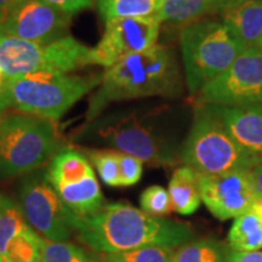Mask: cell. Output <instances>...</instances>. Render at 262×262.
<instances>
[{
    "label": "cell",
    "instance_id": "6da1fadb",
    "mask_svg": "<svg viewBox=\"0 0 262 262\" xmlns=\"http://www.w3.org/2000/svg\"><path fill=\"white\" fill-rule=\"evenodd\" d=\"M74 232L95 253H117L147 245L178 248L191 241L188 225L147 214L125 202L110 203L94 214L74 215Z\"/></svg>",
    "mask_w": 262,
    "mask_h": 262
},
{
    "label": "cell",
    "instance_id": "7a4b0ae2",
    "mask_svg": "<svg viewBox=\"0 0 262 262\" xmlns=\"http://www.w3.org/2000/svg\"><path fill=\"white\" fill-rule=\"evenodd\" d=\"M181 91L176 58L169 48L155 45L106 68L90 98L88 122L101 116L110 103L149 96L172 97Z\"/></svg>",
    "mask_w": 262,
    "mask_h": 262
},
{
    "label": "cell",
    "instance_id": "3957f363",
    "mask_svg": "<svg viewBox=\"0 0 262 262\" xmlns=\"http://www.w3.org/2000/svg\"><path fill=\"white\" fill-rule=\"evenodd\" d=\"M156 116L155 111L142 108L101 114L81 127L74 141L119 150L153 165H173L178 152L158 130Z\"/></svg>",
    "mask_w": 262,
    "mask_h": 262
},
{
    "label": "cell",
    "instance_id": "277c9868",
    "mask_svg": "<svg viewBox=\"0 0 262 262\" xmlns=\"http://www.w3.org/2000/svg\"><path fill=\"white\" fill-rule=\"evenodd\" d=\"M180 159L203 175L251 170L260 158L242 147L209 104H198Z\"/></svg>",
    "mask_w": 262,
    "mask_h": 262
},
{
    "label": "cell",
    "instance_id": "5b68a950",
    "mask_svg": "<svg viewBox=\"0 0 262 262\" xmlns=\"http://www.w3.org/2000/svg\"><path fill=\"white\" fill-rule=\"evenodd\" d=\"M186 83L192 95L225 72L248 47L224 21L202 19L180 35Z\"/></svg>",
    "mask_w": 262,
    "mask_h": 262
},
{
    "label": "cell",
    "instance_id": "8992f818",
    "mask_svg": "<svg viewBox=\"0 0 262 262\" xmlns=\"http://www.w3.org/2000/svg\"><path fill=\"white\" fill-rule=\"evenodd\" d=\"M61 149L51 120L26 113L0 117V179L35 171Z\"/></svg>",
    "mask_w": 262,
    "mask_h": 262
},
{
    "label": "cell",
    "instance_id": "52a82bcc",
    "mask_svg": "<svg viewBox=\"0 0 262 262\" xmlns=\"http://www.w3.org/2000/svg\"><path fill=\"white\" fill-rule=\"evenodd\" d=\"M102 74L89 77L58 72H37L10 78L11 107L56 122L81 97L98 86Z\"/></svg>",
    "mask_w": 262,
    "mask_h": 262
},
{
    "label": "cell",
    "instance_id": "ba28073f",
    "mask_svg": "<svg viewBox=\"0 0 262 262\" xmlns=\"http://www.w3.org/2000/svg\"><path fill=\"white\" fill-rule=\"evenodd\" d=\"M18 199L26 220L48 241L66 242L74 232V212L58 195L47 169H38L22 179Z\"/></svg>",
    "mask_w": 262,
    "mask_h": 262
},
{
    "label": "cell",
    "instance_id": "9c48e42d",
    "mask_svg": "<svg viewBox=\"0 0 262 262\" xmlns=\"http://www.w3.org/2000/svg\"><path fill=\"white\" fill-rule=\"evenodd\" d=\"M262 103V48L248 47L198 93V104L244 107Z\"/></svg>",
    "mask_w": 262,
    "mask_h": 262
},
{
    "label": "cell",
    "instance_id": "30bf717a",
    "mask_svg": "<svg viewBox=\"0 0 262 262\" xmlns=\"http://www.w3.org/2000/svg\"><path fill=\"white\" fill-rule=\"evenodd\" d=\"M160 24L157 16L106 22L102 38L93 49L94 64L108 68L123 58L155 47Z\"/></svg>",
    "mask_w": 262,
    "mask_h": 262
},
{
    "label": "cell",
    "instance_id": "8fae6325",
    "mask_svg": "<svg viewBox=\"0 0 262 262\" xmlns=\"http://www.w3.org/2000/svg\"><path fill=\"white\" fill-rule=\"evenodd\" d=\"M202 201L219 220L235 219L251 210L258 193L250 170H238L220 175L198 172Z\"/></svg>",
    "mask_w": 262,
    "mask_h": 262
},
{
    "label": "cell",
    "instance_id": "7c38bea8",
    "mask_svg": "<svg viewBox=\"0 0 262 262\" xmlns=\"http://www.w3.org/2000/svg\"><path fill=\"white\" fill-rule=\"evenodd\" d=\"M71 17L44 0H19L5 12V34L49 44L66 37Z\"/></svg>",
    "mask_w": 262,
    "mask_h": 262
},
{
    "label": "cell",
    "instance_id": "4fadbf2b",
    "mask_svg": "<svg viewBox=\"0 0 262 262\" xmlns=\"http://www.w3.org/2000/svg\"><path fill=\"white\" fill-rule=\"evenodd\" d=\"M209 106L239 145L262 159V103L244 107Z\"/></svg>",
    "mask_w": 262,
    "mask_h": 262
},
{
    "label": "cell",
    "instance_id": "5bb4252c",
    "mask_svg": "<svg viewBox=\"0 0 262 262\" xmlns=\"http://www.w3.org/2000/svg\"><path fill=\"white\" fill-rule=\"evenodd\" d=\"M220 12L222 21L233 29L247 47H260L262 0H226Z\"/></svg>",
    "mask_w": 262,
    "mask_h": 262
},
{
    "label": "cell",
    "instance_id": "9a60e30c",
    "mask_svg": "<svg viewBox=\"0 0 262 262\" xmlns=\"http://www.w3.org/2000/svg\"><path fill=\"white\" fill-rule=\"evenodd\" d=\"M55 189L64 205L77 216L94 214L104 205L102 192L95 175L79 182L55 186Z\"/></svg>",
    "mask_w": 262,
    "mask_h": 262
},
{
    "label": "cell",
    "instance_id": "2e32d148",
    "mask_svg": "<svg viewBox=\"0 0 262 262\" xmlns=\"http://www.w3.org/2000/svg\"><path fill=\"white\" fill-rule=\"evenodd\" d=\"M52 186L79 182L95 175L93 166L84 153L73 148H62L54 156L47 168Z\"/></svg>",
    "mask_w": 262,
    "mask_h": 262
},
{
    "label": "cell",
    "instance_id": "e0dca14e",
    "mask_svg": "<svg viewBox=\"0 0 262 262\" xmlns=\"http://www.w3.org/2000/svg\"><path fill=\"white\" fill-rule=\"evenodd\" d=\"M168 192L173 210L181 215L193 214L202 202L198 172L186 165L176 169L170 179Z\"/></svg>",
    "mask_w": 262,
    "mask_h": 262
},
{
    "label": "cell",
    "instance_id": "ac0fdd59",
    "mask_svg": "<svg viewBox=\"0 0 262 262\" xmlns=\"http://www.w3.org/2000/svg\"><path fill=\"white\" fill-rule=\"evenodd\" d=\"M231 247L212 238L188 241L175 248L170 262H228Z\"/></svg>",
    "mask_w": 262,
    "mask_h": 262
},
{
    "label": "cell",
    "instance_id": "d6986e66",
    "mask_svg": "<svg viewBox=\"0 0 262 262\" xmlns=\"http://www.w3.org/2000/svg\"><path fill=\"white\" fill-rule=\"evenodd\" d=\"M226 0H160L157 17L160 22H188L214 10H220Z\"/></svg>",
    "mask_w": 262,
    "mask_h": 262
},
{
    "label": "cell",
    "instance_id": "ffe728a7",
    "mask_svg": "<svg viewBox=\"0 0 262 262\" xmlns=\"http://www.w3.org/2000/svg\"><path fill=\"white\" fill-rule=\"evenodd\" d=\"M228 245L238 251L262 249V219L253 209L234 219L228 232Z\"/></svg>",
    "mask_w": 262,
    "mask_h": 262
},
{
    "label": "cell",
    "instance_id": "44dd1931",
    "mask_svg": "<svg viewBox=\"0 0 262 262\" xmlns=\"http://www.w3.org/2000/svg\"><path fill=\"white\" fill-rule=\"evenodd\" d=\"M98 14L104 22L119 18L157 16L160 0H95Z\"/></svg>",
    "mask_w": 262,
    "mask_h": 262
},
{
    "label": "cell",
    "instance_id": "7402d4cb",
    "mask_svg": "<svg viewBox=\"0 0 262 262\" xmlns=\"http://www.w3.org/2000/svg\"><path fill=\"white\" fill-rule=\"evenodd\" d=\"M29 225L21 205L16 204L10 198L0 195V254L4 255L6 247L12 238Z\"/></svg>",
    "mask_w": 262,
    "mask_h": 262
},
{
    "label": "cell",
    "instance_id": "603a6c76",
    "mask_svg": "<svg viewBox=\"0 0 262 262\" xmlns=\"http://www.w3.org/2000/svg\"><path fill=\"white\" fill-rule=\"evenodd\" d=\"M175 248L147 245L117 253H95L97 262H170Z\"/></svg>",
    "mask_w": 262,
    "mask_h": 262
},
{
    "label": "cell",
    "instance_id": "cb8c5ba5",
    "mask_svg": "<svg viewBox=\"0 0 262 262\" xmlns=\"http://www.w3.org/2000/svg\"><path fill=\"white\" fill-rule=\"evenodd\" d=\"M41 237L31 226L10 241L3 262H32L40 257Z\"/></svg>",
    "mask_w": 262,
    "mask_h": 262
},
{
    "label": "cell",
    "instance_id": "d4e9b609",
    "mask_svg": "<svg viewBox=\"0 0 262 262\" xmlns=\"http://www.w3.org/2000/svg\"><path fill=\"white\" fill-rule=\"evenodd\" d=\"M40 260L42 262H97L94 251L89 253L79 245L68 242H52L41 237Z\"/></svg>",
    "mask_w": 262,
    "mask_h": 262
},
{
    "label": "cell",
    "instance_id": "484cf974",
    "mask_svg": "<svg viewBox=\"0 0 262 262\" xmlns=\"http://www.w3.org/2000/svg\"><path fill=\"white\" fill-rule=\"evenodd\" d=\"M86 156L97 169L102 181L111 187H119L120 170L118 150L114 149H88Z\"/></svg>",
    "mask_w": 262,
    "mask_h": 262
},
{
    "label": "cell",
    "instance_id": "4316f807",
    "mask_svg": "<svg viewBox=\"0 0 262 262\" xmlns=\"http://www.w3.org/2000/svg\"><path fill=\"white\" fill-rule=\"evenodd\" d=\"M140 205L141 210L156 217H162L173 210L169 192L157 185L150 186L141 193Z\"/></svg>",
    "mask_w": 262,
    "mask_h": 262
},
{
    "label": "cell",
    "instance_id": "83f0119b",
    "mask_svg": "<svg viewBox=\"0 0 262 262\" xmlns=\"http://www.w3.org/2000/svg\"><path fill=\"white\" fill-rule=\"evenodd\" d=\"M119 157V170H120V182L122 186H133L140 181L143 171V162L136 157L123 153L118 150Z\"/></svg>",
    "mask_w": 262,
    "mask_h": 262
},
{
    "label": "cell",
    "instance_id": "f1b7e54d",
    "mask_svg": "<svg viewBox=\"0 0 262 262\" xmlns=\"http://www.w3.org/2000/svg\"><path fill=\"white\" fill-rule=\"evenodd\" d=\"M44 2L62 10L66 14L73 15L93 6L95 0H44Z\"/></svg>",
    "mask_w": 262,
    "mask_h": 262
},
{
    "label": "cell",
    "instance_id": "f546056e",
    "mask_svg": "<svg viewBox=\"0 0 262 262\" xmlns=\"http://www.w3.org/2000/svg\"><path fill=\"white\" fill-rule=\"evenodd\" d=\"M11 107L10 97V78L4 73L0 66V117L5 112L6 108Z\"/></svg>",
    "mask_w": 262,
    "mask_h": 262
},
{
    "label": "cell",
    "instance_id": "4dcf8cb0",
    "mask_svg": "<svg viewBox=\"0 0 262 262\" xmlns=\"http://www.w3.org/2000/svg\"><path fill=\"white\" fill-rule=\"evenodd\" d=\"M228 262H262V251H238L232 249Z\"/></svg>",
    "mask_w": 262,
    "mask_h": 262
},
{
    "label": "cell",
    "instance_id": "1f68e13d",
    "mask_svg": "<svg viewBox=\"0 0 262 262\" xmlns=\"http://www.w3.org/2000/svg\"><path fill=\"white\" fill-rule=\"evenodd\" d=\"M250 173L257 193L262 194V159L250 170Z\"/></svg>",
    "mask_w": 262,
    "mask_h": 262
},
{
    "label": "cell",
    "instance_id": "d6a6232c",
    "mask_svg": "<svg viewBox=\"0 0 262 262\" xmlns=\"http://www.w3.org/2000/svg\"><path fill=\"white\" fill-rule=\"evenodd\" d=\"M17 2H19V0H0V11L6 12L9 9H11Z\"/></svg>",
    "mask_w": 262,
    "mask_h": 262
},
{
    "label": "cell",
    "instance_id": "836d02e7",
    "mask_svg": "<svg viewBox=\"0 0 262 262\" xmlns=\"http://www.w3.org/2000/svg\"><path fill=\"white\" fill-rule=\"evenodd\" d=\"M251 209H253V210L262 219V194H258L257 199L255 201L253 208Z\"/></svg>",
    "mask_w": 262,
    "mask_h": 262
},
{
    "label": "cell",
    "instance_id": "e575fe53",
    "mask_svg": "<svg viewBox=\"0 0 262 262\" xmlns=\"http://www.w3.org/2000/svg\"><path fill=\"white\" fill-rule=\"evenodd\" d=\"M4 21H5V12L0 11V40L5 34V28H4Z\"/></svg>",
    "mask_w": 262,
    "mask_h": 262
},
{
    "label": "cell",
    "instance_id": "d590c367",
    "mask_svg": "<svg viewBox=\"0 0 262 262\" xmlns=\"http://www.w3.org/2000/svg\"><path fill=\"white\" fill-rule=\"evenodd\" d=\"M32 262H42V261L40 260V257H39V258H37V260H34V261H32Z\"/></svg>",
    "mask_w": 262,
    "mask_h": 262
},
{
    "label": "cell",
    "instance_id": "8d00e7d4",
    "mask_svg": "<svg viewBox=\"0 0 262 262\" xmlns=\"http://www.w3.org/2000/svg\"><path fill=\"white\" fill-rule=\"evenodd\" d=\"M0 261L3 262V256H2V254H0Z\"/></svg>",
    "mask_w": 262,
    "mask_h": 262
},
{
    "label": "cell",
    "instance_id": "74e56055",
    "mask_svg": "<svg viewBox=\"0 0 262 262\" xmlns=\"http://www.w3.org/2000/svg\"><path fill=\"white\" fill-rule=\"evenodd\" d=\"M260 48H262V42H261V45H260Z\"/></svg>",
    "mask_w": 262,
    "mask_h": 262
},
{
    "label": "cell",
    "instance_id": "f35d334b",
    "mask_svg": "<svg viewBox=\"0 0 262 262\" xmlns=\"http://www.w3.org/2000/svg\"><path fill=\"white\" fill-rule=\"evenodd\" d=\"M0 262H2V261H0Z\"/></svg>",
    "mask_w": 262,
    "mask_h": 262
}]
</instances>
